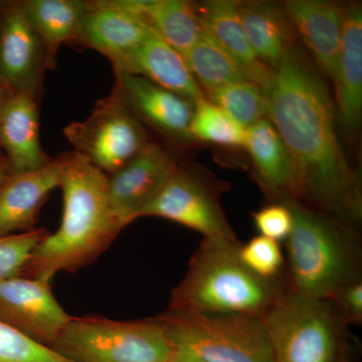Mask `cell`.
<instances>
[{
	"label": "cell",
	"instance_id": "cell-1",
	"mask_svg": "<svg viewBox=\"0 0 362 362\" xmlns=\"http://www.w3.org/2000/svg\"><path fill=\"white\" fill-rule=\"evenodd\" d=\"M263 92L267 119L282 138L296 168L299 202L358 228L361 180L340 144L337 106L322 74L295 45L272 71Z\"/></svg>",
	"mask_w": 362,
	"mask_h": 362
},
{
	"label": "cell",
	"instance_id": "cell-2",
	"mask_svg": "<svg viewBox=\"0 0 362 362\" xmlns=\"http://www.w3.org/2000/svg\"><path fill=\"white\" fill-rule=\"evenodd\" d=\"M61 156V226L33 250L23 277L52 280L59 272L75 273L96 261L124 228L109 202L108 175L78 152Z\"/></svg>",
	"mask_w": 362,
	"mask_h": 362
},
{
	"label": "cell",
	"instance_id": "cell-3",
	"mask_svg": "<svg viewBox=\"0 0 362 362\" xmlns=\"http://www.w3.org/2000/svg\"><path fill=\"white\" fill-rule=\"evenodd\" d=\"M284 202L293 214L286 240L288 291L330 300L343 287L361 282L362 251L356 226L301 202Z\"/></svg>",
	"mask_w": 362,
	"mask_h": 362
},
{
	"label": "cell",
	"instance_id": "cell-4",
	"mask_svg": "<svg viewBox=\"0 0 362 362\" xmlns=\"http://www.w3.org/2000/svg\"><path fill=\"white\" fill-rule=\"evenodd\" d=\"M239 240L204 239L188 270L171 292L169 309L192 313L264 317L287 288L268 281L240 261Z\"/></svg>",
	"mask_w": 362,
	"mask_h": 362
},
{
	"label": "cell",
	"instance_id": "cell-5",
	"mask_svg": "<svg viewBox=\"0 0 362 362\" xmlns=\"http://www.w3.org/2000/svg\"><path fill=\"white\" fill-rule=\"evenodd\" d=\"M51 349L71 362H170L173 346L156 318L71 317Z\"/></svg>",
	"mask_w": 362,
	"mask_h": 362
},
{
	"label": "cell",
	"instance_id": "cell-6",
	"mask_svg": "<svg viewBox=\"0 0 362 362\" xmlns=\"http://www.w3.org/2000/svg\"><path fill=\"white\" fill-rule=\"evenodd\" d=\"M175 349L204 362H275L259 317L168 309L156 317Z\"/></svg>",
	"mask_w": 362,
	"mask_h": 362
},
{
	"label": "cell",
	"instance_id": "cell-7",
	"mask_svg": "<svg viewBox=\"0 0 362 362\" xmlns=\"http://www.w3.org/2000/svg\"><path fill=\"white\" fill-rule=\"evenodd\" d=\"M263 319L275 362H338L346 327L329 300L286 290Z\"/></svg>",
	"mask_w": 362,
	"mask_h": 362
},
{
	"label": "cell",
	"instance_id": "cell-8",
	"mask_svg": "<svg viewBox=\"0 0 362 362\" xmlns=\"http://www.w3.org/2000/svg\"><path fill=\"white\" fill-rule=\"evenodd\" d=\"M64 134L76 152L107 175L125 165L149 141L143 124L114 90L85 120L68 124Z\"/></svg>",
	"mask_w": 362,
	"mask_h": 362
},
{
	"label": "cell",
	"instance_id": "cell-9",
	"mask_svg": "<svg viewBox=\"0 0 362 362\" xmlns=\"http://www.w3.org/2000/svg\"><path fill=\"white\" fill-rule=\"evenodd\" d=\"M223 190V183L213 176L178 166L142 209L139 218H166L202 233L204 239L235 240L237 235L226 220L220 202Z\"/></svg>",
	"mask_w": 362,
	"mask_h": 362
},
{
	"label": "cell",
	"instance_id": "cell-10",
	"mask_svg": "<svg viewBox=\"0 0 362 362\" xmlns=\"http://www.w3.org/2000/svg\"><path fill=\"white\" fill-rule=\"evenodd\" d=\"M71 319L54 296L51 279L0 281V321L30 339L51 347Z\"/></svg>",
	"mask_w": 362,
	"mask_h": 362
},
{
	"label": "cell",
	"instance_id": "cell-11",
	"mask_svg": "<svg viewBox=\"0 0 362 362\" xmlns=\"http://www.w3.org/2000/svg\"><path fill=\"white\" fill-rule=\"evenodd\" d=\"M47 56L21 2L8 4L0 13V85L7 94L37 97Z\"/></svg>",
	"mask_w": 362,
	"mask_h": 362
},
{
	"label": "cell",
	"instance_id": "cell-12",
	"mask_svg": "<svg viewBox=\"0 0 362 362\" xmlns=\"http://www.w3.org/2000/svg\"><path fill=\"white\" fill-rule=\"evenodd\" d=\"M177 168L161 145L148 141L125 165L108 175L109 202L123 228L139 218Z\"/></svg>",
	"mask_w": 362,
	"mask_h": 362
},
{
	"label": "cell",
	"instance_id": "cell-13",
	"mask_svg": "<svg viewBox=\"0 0 362 362\" xmlns=\"http://www.w3.org/2000/svg\"><path fill=\"white\" fill-rule=\"evenodd\" d=\"M114 90L140 121L181 143L194 141L190 123L194 103L130 74L116 75Z\"/></svg>",
	"mask_w": 362,
	"mask_h": 362
},
{
	"label": "cell",
	"instance_id": "cell-14",
	"mask_svg": "<svg viewBox=\"0 0 362 362\" xmlns=\"http://www.w3.org/2000/svg\"><path fill=\"white\" fill-rule=\"evenodd\" d=\"M63 157L37 170L11 173L0 187V237L35 230L47 195L59 187Z\"/></svg>",
	"mask_w": 362,
	"mask_h": 362
},
{
	"label": "cell",
	"instance_id": "cell-15",
	"mask_svg": "<svg viewBox=\"0 0 362 362\" xmlns=\"http://www.w3.org/2000/svg\"><path fill=\"white\" fill-rule=\"evenodd\" d=\"M296 35L324 78L332 82L343 26L344 7L325 0H291L282 6Z\"/></svg>",
	"mask_w": 362,
	"mask_h": 362
},
{
	"label": "cell",
	"instance_id": "cell-16",
	"mask_svg": "<svg viewBox=\"0 0 362 362\" xmlns=\"http://www.w3.org/2000/svg\"><path fill=\"white\" fill-rule=\"evenodd\" d=\"M245 148L255 180L271 202L299 201L300 187L291 154L268 119L246 128Z\"/></svg>",
	"mask_w": 362,
	"mask_h": 362
},
{
	"label": "cell",
	"instance_id": "cell-17",
	"mask_svg": "<svg viewBox=\"0 0 362 362\" xmlns=\"http://www.w3.org/2000/svg\"><path fill=\"white\" fill-rule=\"evenodd\" d=\"M113 69L116 75L140 76L192 103L206 98L182 54L154 30L135 51L113 65Z\"/></svg>",
	"mask_w": 362,
	"mask_h": 362
},
{
	"label": "cell",
	"instance_id": "cell-18",
	"mask_svg": "<svg viewBox=\"0 0 362 362\" xmlns=\"http://www.w3.org/2000/svg\"><path fill=\"white\" fill-rule=\"evenodd\" d=\"M338 120L349 136L358 131L362 115V7H345L341 42L332 80Z\"/></svg>",
	"mask_w": 362,
	"mask_h": 362
},
{
	"label": "cell",
	"instance_id": "cell-19",
	"mask_svg": "<svg viewBox=\"0 0 362 362\" xmlns=\"http://www.w3.org/2000/svg\"><path fill=\"white\" fill-rule=\"evenodd\" d=\"M89 4L75 42L103 54L112 66L135 51L153 32L144 21L107 0Z\"/></svg>",
	"mask_w": 362,
	"mask_h": 362
},
{
	"label": "cell",
	"instance_id": "cell-20",
	"mask_svg": "<svg viewBox=\"0 0 362 362\" xmlns=\"http://www.w3.org/2000/svg\"><path fill=\"white\" fill-rule=\"evenodd\" d=\"M39 117L37 97L8 95L0 113V148L11 173L37 170L54 159L40 145Z\"/></svg>",
	"mask_w": 362,
	"mask_h": 362
},
{
	"label": "cell",
	"instance_id": "cell-21",
	"mask_svg": "<svg viewBox=\"0 0 362 362\" xmlns=\"http://www.w3.org/2000/svg\"><path fill=\"white\" fill-rule=\"evenodd\" d=\"M117 4L144 21L182 56L204 33L197 4L185 0H119Z\"/></svg>",
	"mask_w": 362,
	"mask_h": 362
},
{
	"label": "cell",
	"instance_id": "cell-22",
	"mask_svg": "<svg viewBox=\"0 0 362 362\" xmlns=\"http://www.w3.org/2000/svg\"><path fill=\"white\" fill-rule=\"evenodd\" d=\"M247 42L262 63L274 70L296 45V33L282 6L272 2L239 1Z\"/></svg>",
	"mask_w": 362,
	"mask_h": 362
},
{
	"label": "cell",
	"instance_id": "cell-23",
	"mask_svg": "<svg viewBox=\"0 0 362 362\" xmlns=\"http://www.w3.org/2000/svg\"><path fill=\"white\" fill-rule=\"evenodd\" d=\"M204 32L246 68L252 82L265 87L272 69L262 63L252 51L243 28L239 1L211 0L197 6Z\"/></svg>",
	"mask_w": 362,
	"mask_h": 362
},
{
	"label": "cell",
	"instance_id": "cell-24",
	"mask_svg": "<svg viewBox=\"0 0 362 362\" xmlns=\"http://www.w3.org/2000/svg\"><path fill=\"white\" fill-rule=\"evenodd\" d=\"M21 6L45 45L49 69H54L59 47L75 42L83 18L89 11V1L28 0L21 1Z\"/></svg>",
	"mask_w": 362,
	"mask_h": 362
},
{
	"label": "cell",
	"instance_id": "cell-25",
	"mask_svg": "<svg viewBox=\"0 0 362 362\" xmlns=\"http://www.w3.org/2000/svg\"><path fill=\"white\" fill-rule=\"evenodd\" d=\"M183 58L204 93L230 83L252 81L246 68L206 32Z\"/></svg>",
	"mask_w": 362,
	"mask_h": 362
},
{
	"label": "cell",
	"instance_id": "cell-26",
	"mask_svg": "<svg viewBox=\"0 0 362 362\" xmlns=\"http://www.w3.org/2000/svg\"><path fill=\"white\" fill-rule=\"evenodd\" d=\"M206 99L218 106L235 122L247 128L267 118L266 98L258 84L239 81L206 92Z\"/></svg>",
	"mask_w": 362,
	"mask_h": 362
},
{
	"label": "cell",
	"instance_id": "cell-27",
	"mask_svg": "<svg viewBox=\"0 0 362 362\" xmlns=\"http://www.w3.org/2000/svg\"><path fill=\"white\" fill-rule=\"evenodd\" d=\"M194 141L213 143L225 147H245L246 128L204 98L195 102L190 123Z\"/></svg>",
	"mask_w": 362,
	"mask_h": 362
},
{
	"label": "cell",
	"instance_id": "cell-28",
	"mask_svg": "<svg viewBox=\"0 0 362 362\" xmlns=\"http://www.w3.org/2000/svg\"><path fill=\"white\" fill-rule=\"evenodd\" d=\"M239 256L244 265L259 277L285 282L286 261L280 243L259 235L246 244L240 243Z\"/></svg>",
	"mask_w": 362,
	"mask_h": 362
},
{
	"label": "cell",
	"instance_id": "cell-29",
	"mask_svg": "<svg viewBox=\"0 0 362 362\" xmlns=\"http://www.w3.org/2000/svg\"><path fill=\"white\" fill-rule=\"evenodd\" d=\"M0 362H71L0 321Z\"/></svg>",
	"mask_w": 362,
	"mask_h": 362
},
{
	"label": "cell",
	"instance_id": "cell-30",
	"mask_svg": "<svg viewBox=\"0 0 362 362\" xmlns=\"http://www.w3.org/2000/svg\"><path fill=\"white\" fill-rule=\"evenodd\" d=\"M49 233L45 228H35L0 237V281L21 276L33 250Z\"/></svg>",
	"mask_w": 362,
	"mask_h": 362
},
{
	"label": "cell",
	"instance_id": "cell-31",
	"mask_svg": "<svg viewBox=\"0 0 362 362\" xmlns=\"http://www.w3.org/2000/svg\"><path fill=\"white\" fill-rule=\"evenodd\" d=\"M255 228L259 235L286 242L293 228V214L286 202H270L258 211L252 214Z\"/></svg>",
	"mask_w": 362,
	"mask_h": 362
},
{
	"label": "cell",
	"instance_id": "cell-32",
	"mask_svg": "<svg viewBox=\"0 0 362 362\" xmlns=\"http://www.w3.org/2000/svg\"><path fill=\"white\" fill-rule=\"evenodd\" d=\"M345 325L362 323V281L343 287L329 300Z\"/></svg>",
	"mask_w": 362,
	"mask_h": 362
},
{
	"label": "cell",
	"instance_id": "cell-33",
	"mask_svg": "<svg viewBox=\"0 0 362 362\" xmlns=\"http://www.w3.org/2000/svg\"><path fill=\"white\" fill-rule=\"evenodd\" d=\"M170 362H204L192 354H188L183 350L175 349L173 347V354L171 356Z\"/></svg>",
	"mask_w": 362,
	"mask_h": 362
},
{
	"label": "cell",
	"instance_id": "cell-34",
	"mask_svg": "<svg viewBox=\"0 0 362 362\" xmlns=\"http://www.w3.org/2000/svg\"><path fill=\"white\" fill-rule=\"evenodd\" d=\"M9 173H11V170H9L6 160H1L0 159V187H1L2 183L6 180Z\"/></svg>",
	"mask_w": 362,
	"mask_h": 362
},
{
	"label": "cell",
	"instance_id": "cell-35",
	"mask_svg": "<svg viewBox=\"0 0 362 362\" xmlns=\"http://www.w3.org/2000/svg\"><path fill=\"white\" fill-rule=\"evenodd\" d=\"M7 97H8V94H7L6 90L4 89V87L0 85V113H1L2 107H4V103H6Z\"/></svg>",
	"mask_w": 362,
	"mask_h": 362
},
{
	"label": "cell",
	"instance_id": "cell-36",
	"mask_svg": "<svg viewBox=\"0 0 362 362\" xmlns=\"http://www.w3.org/2000/svg\"><path fill=\"white\" fill-rule=\"evenodd\" d=\"M8 4L9 2L0 1V13H1V11H4V9L6 8V7L8 6Z\"/></svg>",
	"mask_w": 362,
	"mask_h": 362
},
{
	"label": "cell",
	"instance_id": "cell-37",
	"mask_svg": "<svg viewBox=\"0 0 362 362\" xmlns=\"http://www.w3.org/2000/svg\"><path fill=\"white\" fill-rule=\"evenodd\" d=\"M349 361H347V358L346 357H345L344 354H342L341 356H340V358H339V361H338V362H347Z\"/></svg>",
	"mask_w": 362,
	"mask_h": 362
}]
</instances>
